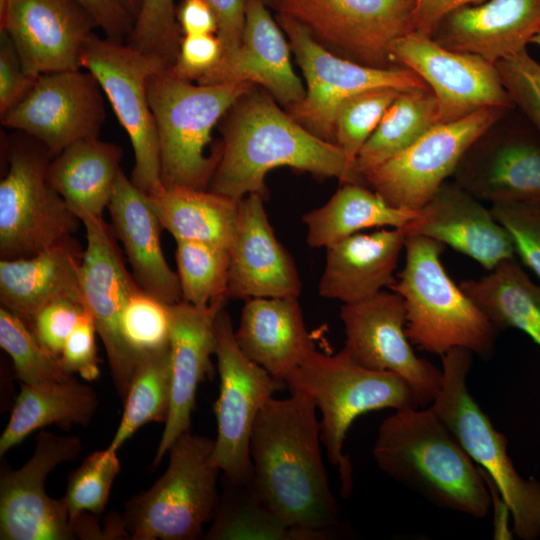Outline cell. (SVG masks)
Segmentation results:
<instances>
[{
	"mask_svg": "<svg viewBox=\"0 0 540 540\" xmlns=\"http://www.w3.org/2000/svg\"><path fill=\"white\" fill-rule=\"evenodd\" d=\"M96 27L75 0H0V29L34 78L81 69L85 44Z\"/></svg>",
	"mask_w": 540,
	"mask_h": 540,
	"instance_id": "21",
	"label": "cell"
},
{
	"mask_svg": "<svg viewBox=\"0 0 540 540\" xmlns=\"http://www.w3.org/2000/svg\"><path fill=\"white\" fill-rule=\"evenodd\" d=\"M148 198L163 229L176 241H199L230 248L237 229L240 200L187 186L163 187Z\"/></svg>",
	"mask_w": 540,
	"mask_h": 540,
	"instance_id": "33",
	"label": "cell"
},
{
	"mask_svg": "<svg viewBox=\"0 0 540 540\" xmlns=\"http://www.w3.org/2000/svg\"><path fill=\"white\" fill-rule=\"evenodd\" d=\"M531 44L536 45L540 49V30L539 32L533 37Z\"/></svg>",
	"mask_w": 540,
	"mask_h": 540,
	"instance_id": "56",
	"label": "cell"
},
{
	"mask_svg": "<svg viewBox=\"0 0 540 540\" xmlns=\"http://www.w3.org/2000/svg\"><path fill=\"white\" fill-rule=\"evenodd\" d=\"M485 0H417L413 19V32L433 37L440 19L450 10Z\"/></svg>",
	"mask_w": 540,
	"mask_h": 540,
	"instance_id": "54",
	"label": "cell"
},
{
	"mask_svg": "<svg viewBox=\"0 0 540 540\" xmlns=\"http://www.w3.org/2000/svg\"><path fill=\"white\" fill-rule=\"evenodd\" d=\"M405 264L390 288L404 300L409 341L431 354L465 348L484 359L494 352L499 331L446 272L444 245L406 236Z\"/></svg>",
	"mask_w": 540,
	"mask_h": 540,
	"instance_id": "4",
	"label": "cell"
},
{
	"mask_svg": "<svg viewBox=\"0 0 540 540\" xmlns=\"http://www.w3.org/2000/svg\"><path fill=\"white\" fill-rule=\"evenodd\" d=\"M227 298L207 306L183 300L169 304L170 355L172 368L171 408L164 424L153 465L158 466L173 443L190 430L199 384L211 376L212 355L217 347L216 319Z\"/></svg>",
	"mask_w": 540,
	"mask_h": 540,
	"instance_id": "23",
	"label": "cell"
},
{
	"mask_svg": "<svg viewBox=\"0 0 540 540\" xmlns=\"http://www.w3.org/2000/svg\"><path fill=\"white\" fill-rule=\"evenodd\" d=\"M182 37L174 0H143L127 43L169 68L176 60Z\"/></svg>",
	"mask_w": 540,
	"mask_h": 540,
	"instance_id": "44",
	"label": "cell"
},
{
	"mask_svg": "<svg viewBox=\"0 0 540 540\" xmlns=\"http://www.w3.org/2000/svg\"><path fill=\"white\" fill-rule=\"evenodd\" d=\"M234 330L229 313L222 309L216 319L220 386L214 404L217 436L212 459L222 478L248 483L252 478L250 438L254 422L264 404L286 385L244 355Z\"/></svg>",
	"mask_w": 540,
	"mask_h": 540,
	"instance_id": "13",
	"label": "cell"
},
{
	"mask_svg": "<svg viewBox=\"0 0 540 540\" xmlns=\"http://www.w3.org/2000/svg\"><path fill=\"white\" fill-rule=\"evenodd\" d=\"M177 276L181 300L207 306L227 298L229 249L199 241H176Z\"/></svg>",
	"mask_w": 540,
	"mask_h": 540,
	"instance_id": "39",
	"label": "cell"
},
{
	"mask_svg": "<svg viewBox=\"0 0 540 540\" xmlns=\"http://www.w3.org/2000/svg\"><path fill=\"white\" fill-rule=\"evenodd\" d=\"M515 108L540 134V63L523 50L495 63Z\"/></svg>",
	"mask_w": 540,
	"mask_h": 540,
	"instance_id": "46",
	"label": "cell"
},
{
	"mask_svg": "<svg viewBox=\"0 0 540 540\" xmlns=\"http://www.w3.org/2000/svg\"><path fill=\"white\" fill-rule=\"evenodd\" d=\"M401 91L395 87L370 88L348 97L338 107L334 121L335 144L354 168L361 148Z\"/></svg>",
	"mask_w": 540,
	"mask_h": 540,
	"instance_id": "41",
	"label": "cell"
},
{
	"mask_svg": "<svg viewBox=\"0 0 540 540\" xmlns=\"http://www.w3.org/2000/svg\"><path fill=\"white\" fill-rule=\"evenodd\" d=\"M437 124L439 106L429 87L402 90L358 153L356 172L362 177L365 171L398 155Z\"/></svg>",
	"mask_w": 540,
	"mask_h": 540,
	"instance_id": "37",
	"label": "cell"
},
{
	"mask_svg": "<svg viewBox=\"0 0 540 540\" xmlns=\"http://www.w3.org/2000/svg\"><path fill=\"white\" fill-rule=\"evenodd\" d=\"M76 436H59L41 431L35 449L19 469L2 470L0 476L1 540L77 539L63 498L46 493L48 475L81 452Z\"/></svg>",
	"mask_w": 540,
	"mask_h": 540,
	"instance_id": "17",
	"label": "cell"
},
{
	"mask_svg": "<svg viewBox=\"0 0 540 540\" xmlns=\"http://www.w3.org/2000/svg\"><path fill=\"white\" fill-rule=\"evenodd\" d=\"M254 86L250 82L193 84L167 69L150 78L148 97L158 133L164 187L208 189L221 157V145L216 152L206 153L212 130Z\"/></svg>",
	"mask_w": 540,
	"mask_h": 540,
	"instance_id": "6",
	"label": "cell"
},
{
	"mask_svg": "<svg viewBox=\"0 0 540 540\" xmlns=\"http://www.w3.org/2000/svg\"><path fill=\"white\" fill-rule=\"evenodd\" d=\"M96 327L86 309L76 328L66 340L58 361L65 372L93 381L100 375L96 346Z\"/></svg>",
	"mask_w": 540,
	"mask_h": 540,
	"instance_id": "48",
	"label": "cell"
},
{
	"mask_svg": "<svg viewBox=\"0 0 540 540\" xmlns=\"http://www.w3.org/2000/svg\"><path fill=\"white\" fill-rule=\"evenodd\" d=\"M291 392L308 396L321 414V442L339 470L342 490L352 488V467L343 453L346 434L359 416L376 410L424 407L411 385L388 371L368 369L342 348L336 354L314 350L285 381Z\"/></svg>",
	"mask_w": 540,
	"mask_h": 540,
	"instance_id": "5",
	"label": "cell"
},
{
	"mask_svg": "<svg viewBox=\"0 0 540 540\" xmlns=\"http://www.w3.org/2000/svg\"><path fill=\"white\" fill-rule=\"evenodd\" d=\"M539 30L540 0H485L447 12L432 38L495 64L526 50Z\"/></svg>",
	"mask_w": 540,
	"mask_h": 540,
	"instance_id": "26",
	"label": "cell"
},
{
	"mask_svg": "<svg viewBox=\"0 0 540 540\" xmlns=\"http://www.w3.org/2000/svg\"><path fill=\"white\" fill-rule=\"evenodd\" d=\"M123 149L99 137L85 138L54 156L47 175L70 211L80 220L102 217L121 171Z\"/></svg>",
	"mask_w": 540,
	"mask_h": 540,
	"instance_id": "31",
	"label": "cell"
},
{
	"mask_svg": "<svg viewBox=\"0 0 540 540\" xmlns=\"http://www.w3.org/2000/svg\"><path fill=\"white\" fill-rule=\"evenodd\" d=\"M213 10L223 54L230 57L240 47L245 24L246 0H204Z\"/></svg>",
	"mask_w": 540,
	"mask_h": 540,
	"instance_id": "51",
	"label": "cell"
},
{
	"mask_svg": "<svg viewBox=\"0 0 540 540\" xmlns=\"http://www.w3.org/2000/svg\"><path fill=\"white\" fill-rule=\"evenodd\" d=\"M402 228L349 236L326 248L318 292L343 304L374 296L396 283L394 270L405 248Z\"/></svg>",
	"mask_w": 540,
	"mask_h": 540,
	"instance_id": "28",
	"label": "cell"
},
{
	"mask_svg": "<svg viewBox=\"0 0 540 540\" xmlns=\"http://www.w3.org/2000/svg\"><path fill=\"white\" fill-rule=\"evenodd\" d=\"M406 236H424L466 255L490 271L515 257L507 230L490 209L455 182H445L402 228Z\"/></svg>",
	"mask_w": 540,
	"mask_h": 540,
	"instance_id": "24",
	"label": "cell"
},
{
	"mask_svg": "<svg viewBox=\"0 0 540 540\" xmlns=\"http://www.w3.org/2000/svg\"><path fill=\"white\" fill-rule=\"evenodd\" d=\"M223 49L216 34L182 37L176 60L167 70L173 76L198 81L221 60Z\"/></svg>",
	"mask_w": 540,
	"mask_h": 540,
	"instance_id": "49",
	"label": "cell"
},
{
	"mask_svg": "<svg viewBox=\"0 0 540 540\" xmlns=\"http://www.w3.org/2000/svg\"><path fill=\"white\" fill-rule=\"evenodd\" d=\"M490 210L509 233L515 254L540 281V199L493 203Z\"/></svg>",
	"mask_w": 540,
	"mask_h": 540,
	"instance_id": "45",
	"label": "cell"
},
{
	"mask_svg": "<svg viewBox=\"0 0 540 540\" xmlns=\"http://www.w3.org/2000/svg\"><path fill=\"white\" fill-rule=\"evenodd\" d=\"M95 19L106 37L124 42L134 27L135 19L120 0H75Z\"/></svg>",
	"mask_w": 540,
	"mask_h": 540,
	"instance_id": "52",
	"label": "cell"
},
{
	"mask_svg": "<svg viewBox=\"0 0 540 540\" xmlns=\"http://www.w3.org/2000/svg\"><path fill=\"white\" fill-rule=\"evenodd\" d=\"M211 525L203 534L206 540H324L328 532L293 527L268 508L248 483H233L222 478Z\"/></svg>",
	"mask_w": 540,
	"mask_h": 540,
	"instance_id": "36",
	"label": "cell"
},
{
	"mask_svg": "<svg viewBox=\"0 0 540 540\" xmlns=\"http://www.w3.org/2000/svg\"><path fill=\"white\" fill-rule=\"evenodd\" d=\"M107 209L109 225L124 249L140 288L166 304L181 301L177 273L170 268L162 251L161 222L148 195L122 170Z\"/></svg>",
	"mask_w": 540,
	"mask_h": 540,
	"instance_id": "27",
	"label": "cell"
},
{
	"mask_svg": "<svg viewBox=\"0 0 540 540\" xmlns=\"http://www.w3.org/2000/svg\"><path fill=\"white\" fill-rule=\"evenodd\" d=\"M171 397L172 368L169 347L139 360L123 399L121 420L109 447L118 451L145 424H165L170 413Z\"/></svg>",
	"mask_w": 540,
	"mask_h": 540,
	"instance_id": "38",
	"label": "cell"
},
{
	"mask_svg": "<svg viewBox=\"0 0 540 540\" xmlns=\"http://www.w3.org/2000/svg\"><path fill=\"white\" fill-rule=\"evenodd\" d=\"M460 287L499 332L518 329L540 347V287L516 257L501 261L480 279L462 281Z\"/></svg>",
	"mask_w": 540,
	"mask_h": 540,
	"instance_id": "35",
	"label": "cell"
},
{
	"mask_svg": "<svg viewBox=\"0 0 540 540\" xmlns=\"http://www.w3.org/2000/svg\"><path fill=\"white\" fill-rule=\"evenodd\" d=\"M6 146L8 170L0 182V257L33 256L74 237L82 222L49 182L53 155L19 132Z\"/></svg>",
	"mask_w": 540,
	"mask_h": 540,
	"instance_id": "9",
	"label": "cell"
},
{
	"mask_svg": "<svg viewBox=\"0 0 540 540\" xmlns=\"http://www.w3.org/2000/svg\"><path fill=\"white\" fill-rule=\"evenodd\" d=\"M289 42L262 0H246L242 42L221 59L199 84L250 82L266 90L287 108L301 101L306 88L294 72Z\"/></svg>",
	"mask_w": 540,
	"mask_h": 540,
	"instance_id": "25",
	"label": "cell"
},
{
	"mask_svg": "<svg viewBox=\"0 0 540 540\" xmlns=\"http://www.w3.org/2000/svg\"><path fill=\"white\" fill-rule=\"evenodd\" d=\"M417 0H272L276 14L298 23L319 45L374 68L400 64L393 44L413 32Z\"/></svg>",
	"mask_w": 540,
	"mask_h": 540,
	"instance_id": "10",
	"label": "cell"
},
{
	"mask_svg": "<svg viewBox=\"0 0 540 540\" xmlns=\"http://www.w3.org/2000/svg\"><path fill=\"white\" fill-rule=\"evenodd\" d=\"M35 80L25 70L9 35L0 29V116L26 95Z\"/></svg>",
	"mask_w": 540,
	"mask_h": 540,
	"instance_id": "50",
	"label": "cell"
},
{
	"mask_svg": "<svg viewBox=\"0 0 540 540\" xmlns=\"http://www.w3.org/2000/svg\"><path fill=\"white\" fill-rule=\"evenodd\" d=\"M263 201L261 195L251 193L239 202L229 248L228 299L299 298L301 294L295 262L277 239Z\"/></svg>",
	"mask_w": 540,
	"mask_h": 540,
	"instance_id": "22",
	"label": "cell"
},
{
	"mask_svg": "<svg viewBox=\"0 0 540 540\" xmlns=\"http://www.w3.org/2000/svg\"><path fill=\"white\" fill-rule=\"evenodd\" d=\"M176 20L183 36L217 35L216 16L204 0H182L176 8Z\"/></svg>",
	"mask_w": 540,
	"mask_h": 540,
	"instance_id": "53",
	"label": "cell"
},
{
	"mask_svg": "<svg viewBox=\"0 0 540 540\" xmlns=\"http://www.w3.org/2000/svg\"><path fill=\"white\" fill-rule=\"evenodd\" d=\"M98 404L92 387L74 376L63 381L21 383L9 421L0 437V455L45 426L55 424L69 429L75 424H89Z\"/></svg>",
	"mask_w": 540,
	"mask_h": 540,
	"instance_id": "32",
	"label": "cell"
},
{
	"mask_svg": "<svg viewBox=\"0 0 540 540\" xmlns=\"http://www.w3.org/2000/svg\"><path fill=\"white\" fill-rule=\"evenodd\" d=\"M316 412L301 392L264 404L250 438V486L290 526L334 535L339 509L322 459Z\"/></svg>",
	"mask_w": 540,
	"mask_h": 540,
	"instance_id": "1",
	"label": "cell"
},
{
	"mask_svg": "<svg viewBox=\"0 0 540 540\" xmlns=\"http://www.w3.org/2000/svg\"><path fill=\"white\" fill-rule=\"evenodd\" d=\"M81 65L97 79L130 139L135 158L130 180L147 195L159 192L164 186L148 84L156 72L168 69L167 66L128 43L95 33L85 44Z\"/></svg>",
	"mask_w": 540,
	"mask_h": 540,
	"instance_id": "11",
	"label": "cell"
},
{
	"mask_svg": "<svg viewBox=\"0 0 540 540\" xmlns=\"http://www.w3.org/2000/svg\"><path fill=\"white\" fill-rule=\"evenodd\" d=\"M234 336L245 356L283 383L316 350L298 298L246 300Z\"/></svg>",
	"mask_w": 540,
	"mask_h": 540,
	"instance_id": "29",
	"label": "cell"
},
{
	"mask_svg": "<svg viewBox=\"0 0 540 540\" xmlns=\"http://www.w3.org/2000/svg\"><path fill=\"white\" fill-rule=\"evenodd\" d=\"M120 2L136 21L143 4V0H120Z\"/></svg>",
	"mask_w": 540,
	"mask_h": 540,
	"instance_id": "55",
	"label": "cell"
},
{
	"mask_svg": "<svg viewBox=\"0 0 540 540\" xmlns=\"http://www.w3.org/2000/svg\"><path fill=\"white\" fill-rule=\"evenodd\" d=\"M214 440L189 431L169 450L165 472L124 507V527L131 540H196L211 522L221 472L212 459Z\"/></svg>",
	"mask_w": 540,
	"mask_h": 540,
	"instance_id": "8",
	"label": "cell"
},
{
	"mask_svg": "<svg viewBox=\"0 0 540 540\" xmlns=\"http://www.w3.org/2000/svg\"><path fill=\"white\" fill-rule=\"evenodd\" d=\"M268 7L271 4L272 0H262Z\"/></svg>",
	"mask_w": 540,
	"mask_h": 540,
	"instance_id": "57",
	"label": "cell"
},
{
	"mask_svg": "<svg viewBox=\"0 0 540 540\" xmlns=\"http://www.w3.org/2000/svg\"><path fill=\"white\" fill-rule=\"evenodd\" d=\"M0 346L10 356L21 383L37 384L73 377L42 347L26 321L3 306L0 308Z\"/></svg>",
	"mask_w": 540,
	"mask_h": 540,
	"instance_id": "40",
	"label": "cell"
},
{
	"mask_svg": "<svg viewBox=\"0 0 540 540\" xmlns=\"http://www.w3.org/2000/svg\"><path fill=\"white\" fill-rule=\"evenodd\" d=\"M221 157L208 189L241 200L268 196L265 177L290 167L343 183H363L342 150L310 133L263 88L254 86L220 120Z\"/></svg>",
	"mask_w": 540,
	"mask_h": 540,
	"instance_id": "2",
	"label": "cell"
},
{
	"mask_svg": "<svg viewBox=\"0 0 540 540\" xmlns=\"http://www.w3.org/2000/svg\"><path fill=\"white\" fill-rule=\"evenodd\" d=\"M442 357L441 388L430 404L435 414L495 486L522 540L540 536V483L525 479L507 452L508 440L492 424L467 387L473 353L454 348Z\"/></svg>",
	"mask_w": 540,
	"mask_h": 540,
	"instance_id": "7",
	"label": "cell"
},
{
	"mask_svg": "<svg viewBox=\"0 0 540 540\" xmlns=\"http://www.w3.org/2000/svg\"><path fill=\"white\" fill-rule=\"evenodd\" d=\"M85 312L84 304L61 298L42 307L28 321L38 342L58 359L66 340Z\"/></svg>",
	"mask_w": 540,
	"mask_h": 540,
	"instance_id": "47",
	"label": "cell"
},
{
	"mask_svg": "<svg viewBox=\"0 0 540 540\" xmlns=\"http://www.w3.org/2000/svg\"><path fill=\"white\" fill-rule=\"evenodd\" d=\"M119 471L117 451L108 446L88 455L80 466L70 473L62 498L72 525L83 513L100 515L104 512Z\"/></svg>",
	"mask_w": 540,
	"mask_h": 540,
	"instance_id": "42",
	"label": "cell"
},
{
	"mask_svg": "<svg viewBox=\"0 0 540 540\" xmlns=\"http://www.w3.org/2000/svg\"><path fill=\"white\" fill-rule=\"evenodd\" d=\"M170 326L169 304L140 287L128 297L121 315V332L139 360L170 347Z\"/></svg>",
	"mask_w": 540,
	"mask_h": 540,
	"instance_id": "43",
	"label": "cell"
},
{
	"mask_svg": "<svg viewBox=\"0 0 540 540\" xmlns=\"http://www.w3.org/2000/svg\"><path fill=\"white\" fill-rule=\"evenodd\" d=\"M378 468L432 504L484 518L492 495L486 476L431 406L395 410L373 446Z\"/></svg>",
	"mask_w": 540,
	"mask_h": 540,
	"instance_id": "3",
	"label": "cell"
},
{
	"mask_svg": "<svg viewBox=\"0 0 540 540\" xmlns=\"http://www.w3.org/2000/svg\"><path fill=\"white\" fill-rule=\"evenodd\" d=\"M81 221L87 242L81 264L83 301L104 345L117 394L124 399L139 359L123 339L121 315L128 297L140 286L126 268L103 216H88Z\"/></svg>",
	"mask_w": 540,
	"mask_h": 540,
	"instance_id": "18",
	"label": "cell"
},
{
	"mask_svg": "<svg viewBox=\"0 0 540 540\" xmlns=\"http://www.w3.org/2000/svg\"><path fill=\"white\" fill-rule=\"evenodd\" d=\"M80 242L72 237L33 256L0 260L1 306L25 321L48 303L69 298L82 304ZM85 306V305H84Z\"/></svg>",
	"mask_w": 540,
	"mask_h": 540,
	"instance_id": "30",
	"label": "cell"
},
{
	"mask_svg": "<svg viewBox=\"0 0 540 540\" xmlns=\"http://www.w3.org/2000/svg\"><path fill=\"white\" fill-rule=\"evenodd\" d=\"M343 349L358 364L372 370L388 371L405 379L424 407L438 394L442 369L415 355L406 331V308L396 292L380 291L367 299L343 304Z\"/></svg>",
	"mask_w": 540,
	"mask_h": 540,
	"instance_id": "16",
	"label": "cell"
},
{
	"mask_svg": "<svg viewBox=\"0 0 540 540\" xmlns=\"http://www.w3.org/2000/svg\"><path fill=\"white\" fill-rule=\"evenodd\" d=\"M291 51L302 70L304 98L285 110L318 138L335 144L334 121L340 104L348 97L375 87L426 88L428 85L411 69L365 66L328 51L293 19L276 14Z\"/></svg>",
	"mask_w": 540,
	"mask_h": 540,
	"instance_id": "12",
	"label": "cell"
},
{
	"mask_svg": "<svg viewBox=\"0 0 540 540\" xmlns=\"http://www.w3.org/2000/svg\"><path fill=\"white\" fill-rule=\"evenodd\" d=\"M105 117L100 84L89 71L77 69L38 76L1 115V124L36 139L54 157L78 140L99 137Z\"/></svg>",
	"mask_w": 540,
	"mask_h": 540,
	"instance_id": "15",
	"label": "cell"
},
{
	"mask_svg": "<svg viewBox=\"0 0 540 540\" xmlns=\"http://www.w3.org/2000/svg\"><path fill=\"white\" fill-rule=\"evenodd\" d=\"M418 210L390 205L363 183L343 185L322 206L302 217L307 244L327 248L361 230L375 227L404 228Z\"/></svg>",
	"mask_w": 540,
	"mask_h": 540,
	"instance_id": "34",
	"label": "cell"
},
{
	"mask_svg": "<svg viewBox=\"0 0 540 540\" xmlns=\"http://www.w3.org/2000/svg\"><path fill=\"white\" fill-rule=\"evenodd\" d=\"M510 111L484 108L437 124L398 155L365 171L364 182L390 205L419 210L453 176L474 141Z\"/></svg>",
	"mask_w": 540,
	"mask_h": 540,
	"instance_id": "14",
	"label": "cell"
},
{
	"mask_svg": "<svg viewBox=\"0 0 540 540\" xmlns=\"http://www.w3.org/2000/svg\"><path fill=\"white\" fill-rule=\"evenodd\" d=\"M508 113L474 141L453 174L491 204L540 199V134L523 115L506 120Z\"/></svg>",
	"mask_w": 540,
	"mask_h": 540,
	"instance_id": "20",
	"label": "cell"
},
{
	"mask_svg": "<svg viewBox=\"0 0 540 540\" xmlns=\"http://www.w3.org/2000/svg\"><path fill=\"white\" fill-rule=\"evenodd\" d=\"M392 52L400 65L414 71L431 89L440 123L484 108L515 109L495 64L478 55L449 50L416 32L399 38Z\"/></svg>",
	"mask_w": 540,
	"mask_h": 540,
	"instance_id": "19",
	"label": "cell"
}]
</instances>
